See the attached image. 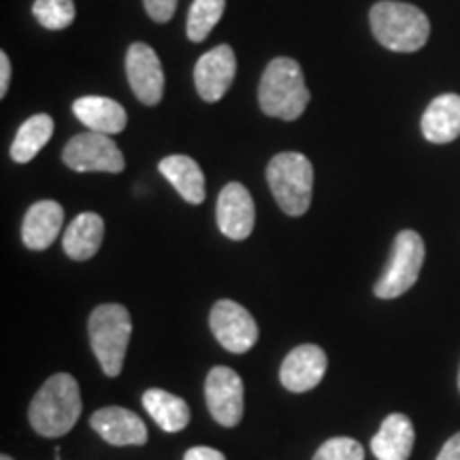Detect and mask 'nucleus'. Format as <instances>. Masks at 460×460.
Instances as JSON below:
<instances>
[{"instance_id": "nucleus-1", "label": "nucleus", "mask_w": 460, "mask_h": 460, "mask_svg": "<svg viewBox=\"0 0 460 460\" xmlns=\"http://www.w3.org/2000/svg\"><path fill=\"white\" fill-rule=\"evenodd\" d=\"M82 416V393L77 379L68 373H56L34 394L28 410L32 429L43 437H62Z\"/></svg>"}, {"instance_id": "nucleus-23", "label": "nucleus", "mask_w": 460, "mask_h": 460, "mask_svg": "<svg viewBox=\"0 0 460 460\" xmlns=\"http://www.w3.org/2000/svg\"><path fill=\"white\" fill-rule=\"evenodd\" d=\"M226 0H194L188 13V39L194 43L205 41L220 22Z\"/></svg>"}, {"instance_id": "nucleus-16", "label": "nucleus", "mask_w": 460, "mask_h": 460, "mask_svg": "<svg viewBox=\"0 0 460 460\" xmlns=\"http://www.w3.org/2000/svg\"><path fill=\"white\" fill-rule=\"evenodd\" d=\"M416 430L405 413H390L371 439V452L377 460H410Z\"/></svg>"}, {"instance_id": "nucleus-25", "label": "nucleus", "mask_w": 460, "mask_h": 460, "mask_svg": "<svg viewBox=\"0 0 460 460\" xmlns=\"http://www.w3.org/2000/svg\"><path fill=\"white\" fill-rule=\"evenodd\" d=\"M314 460H365V450L349 437H332L320 446Z\"/></svg>"}, {"instance_id": "nucleus-3", "label": "nucleus", "mask_w": 460, "mask_h": 460, "mask_svg": "<svg viewBox=\"0 0 460 460\" xmlns=\"http://www.w3.org/2000/svg\"><path fill=\"white\" fill-rule=\"evenodd\" d=\"M369 20L379 45L390 51L411 54V51L422 49L429 41V17L413 4L382 0V3L373 4Z\"/></svg>"}, {"instance_id": "nucleus-27", "label": "nucleus", "mask_w": 460, "mask_h": 460, "mask_svg": "<svg viewBox=\"0 0 460 460\" xmlns=\"http://www.w3.org/2000/svg\"><path fill=\"white\" fill-rule=\"evenodd\" d=\"M183 460H226V458H224V454L220 450H214V447L197 446V447H190Z\"/></svg>"}, {"instance_id": "nucleus-11", "label": "nucleus", "mask_w": 460, "mask_h": 460, "mask_svg": "<svg viewBox=\"0 0 460 460\" xmlns=\"http://www.w3.org/2000/svg\"><path fill=\"white\" fill-rule=\"evenodd\" d=\"M237 73V58L230 45H217L199 58L194 66V84L200 99L217 102L226 94Z\"/></svg>"}, {"instance_id": "nucleus-26", "label": "nucleus", "mask_w": 460, "mask_h": 460, "mask_svg": "<svg viewBox=\"0 0 460 460\" xmlns=\"http://www.w3.org/2000/svg\"><path fill=\"white\" fill-rule=\"evenodd\" d=\"M143 4H146L147 15L158 24H166L177 9V0H143Z\"/></svg>"}, {"instance_id": "nucleus-7", "label": "nucleus", "mask_w": 460, "mask_h": 460, "mask_svg": "<svg viewBox=\"0 0 460 460\" xmlns=\"http://www.w3.org/2000/svg\"><path fill=\"white\" fill-rule=\"evenodd\" d=\"M62 160L77 172H122L126 166L124 154L111 137L94 130L75 135L65 146Z\"/></svg>"}, {"instance_id": "nucleus-29", "label": "nucleus", "mask_w": 460, "mask_h": 460, "mask_svg": "<svg viewBox=\"0 0 460 460\" xmlns=\"http://www.w3.org/2000/svg\"><path fill=\"white\" fill-rule=\"evenodd\" d=\"M9 82H11V62H9V56L3 51V54H0V99L7 96Z\"/></svg>"}, {"instance_id": "nucleus-17", "label": "nucleus", "mask_w": 460, "mask_h": 460, "mask_svg": "<svg viewBox=\"0 0 460 460\" xmlns=\"http://www.w3.org/2000/svg\"><path fill=\"white\" fill-rule=\"evenodd\" d=\"M73 113L85 128L101 132V135H118L128 122L126 109L118 101L105 99V96H82L73 102Z\"/></svg>"}, {"instance_id": "nucleus-9", "label": "nucleus", "mask_w": 460, "mask_h": 460, "mask_svg": "<svg viewBox=\"0 0 460 460\" xmlns=\"http://www.w3.org/2000/svg\"><path fill=\"white\" fill-rule=\"evenodd\" d=\"M207 410L222 427H237L243 418V382L237 371L214 367L205 382Z\"/></svg>"}, {"instance_id": "nucleus-4", "label": "nucleus", "mask_w": 460, "mask_h": 460, "mask_svg": "<svg viewBox=\"0 0 460 460\" xmlns=\"http://www.w3.org/2000/svg\"><path fill=\"white\" fill-rule=\"evenodd\" d=\"M92 352L101 362L107 377H118L122 373L126 349H128L132 320L128 309L118 303L99 305L88 320Z\"/></svg>"}, {"instance_id": "nucleus-19", "label": "nucleus", "mask_w": 460, "mask_h": 460, "mask_svg": "<svg viewBox=\"0 0 460 460\" xmlns=\"http://www.w3.org/2000/svg\"><path fill=\"white\" fill-rule=\"evenodd\" d=\"M158 169L166 181L180 192V197L190 205H200L205 200V175L194 158L175 154L160 160Z\"/></svg>"}, {"instance_id": "nucleus-2", "label": "nucleus", "mask_w": 460, "mask_h": 460, "mask_svg": "<svg viewBox=\"0 0 460 460\" xmlns=\"http://www.w3.org/2000/svg\"><path fill=\"white\" fill-rule=\"evenodd\" d=\"M312 94L305 85L303 68L292 58H275L264 68L261 88H258V102L261 109L271 118L298 119L307 109Z\"/></svg>"}, {"instance_id": "nucleus-30", "label": "nucleus", "mask_w": 460, "mask_h": 460, "mask_svg": "<svg viewBox=\"0 0 460 460\" xmlns=\"http://www.w3.org/2000/svg\"><path fill=\"white\" fill-rule=\"evenodd\" d=\"M0 460H13V458L7 456V454H3V456H0Z\"/></svg>"}, {"instance_id": "nucleus-6", "label": "nucleus", "mask_w": 460, "mask_h": 460, "mask_svg": "<svg viewBox=\"0 0 460 460\" xmlns=\"http://www.w3.org/2000/svg\"><path fill=\"white\" fill-rule=\"evenodd\" d=\"M424 264V241L416 230H401L396 234L393 252L386 271L377 279L376 292L377 298H396L405 295L416 284Z\"/></svg>"}, {"instance_id": "nucleus-15", "label": "nucleus", "mask_w": 460, "mask_h": 460, "mask_svg": "<svg viewBox=\"0 0 460 460\" xmlns=\"http://www.w3.org/2000/svg\"><path fill=\"white\" fill-rule=\"evenodd\" d=\"M65 222V209L56 200H39L26 211L22 224V241L28 250L41 252L54 243Z\"/></svg>"}, {"instance_id": "nucleus-18", "label": "nucleus", "mask_w": 460, "mask_h": 460, "mask_svg": "<svg viewBox=\"0 0 460 460\" xmlns=\"http://www.w3.org/2000/svg\"><path fill=\"white\" fill-rule=\"evenodd\" d=\"M422 135L430 143H450L460 137V96L441 94L422 115Z\"/></svg>"}, {"instance_id": "nucleus-28", "label": "nucleus", "mask_w": 460, "mask_h": 460, "mask_svg": "<svg viewBox=\"0 0 460 460\" xmlns=\"http://www.w3.org/2000/svg\"><path fill=\"white\" fill-rule=\"evenodd\" d=\"M437 460H460V433H456L446 441V446L441 447Z\"/></svg>"}, {"instance_id": "nucleus-31", "label": "nucleus", "mask_w": 460, "mask_h": 460, "mask_svg": "<svg viewBox=\"0 0 460 460\" xmlns=\"http://www.w3.org/2000/svg\"><path fill=\"white\" fill-rule=\"evenodd\" d=\"M458 390H460V371H458Z\"/></svg>"}, {"instance_id": "nucleus-10", "label": "nucleus", "mask_w": 460, "mask_h": 460, "mask_svg": "<svg viewBox=\"0 0 460 460\" xmlns=\"http://www.w3.org/2000/svg\"><path fill=\"white\" fill-rule=\"evenodd\" d=\"M126 75L135 96L143 105L154 107L163 101L164 94V71L160 65V58L156 56L149 45L132 43L126 54Z\"/></svg>"}, {"instance_id": "nucleus-20", "label": "nucleus", "mask_w": 460, "mask_h": 460, "mask_svg": "<svg viewBox=\"0 0 460 460\" xmlns=\"http://www.w3.org/2000/svg\"><path fill=\"white\" fill-rule=\"evenodd\" d=\"M102 237H105L102 217L99 214H92V211H85V214H79L68 224L62 245H65V252L73 261H88L101 250Z\"/></svg>"}, {"instance_id": "nucleus-12", "label": "nucleus", "mask_w": 460, "mask_h": 460, "mask_svg": "<svg viewBox=\"0 0 460 460\" xmlns=\"http://www.w3.org/2000/svg\"><path fill=\"white\" fill-rule=\"evenodd\" d=\"M217 226L224 237L243 241L252 234L256 222V207L252 194L239 181H230L217 197Z\"/></svg>"}, {"instance_id": "nucleus-5", "label": "nucleus", "mask_w": 460, "mask_h": 460, "mask_svg": "<svg viewBox=\"0 0 460 460\" xmlns=\"http://www.w3.org/2000/svg\"><path fill=\"white\" fill-rule=\"evenodd\" d=\"M267 180L284 214L292 217L307 214L314 194L312 160L298 152H281L269 163Z\"/></svg>"}, {"instance_id": "nucleus-13", "label": "nucleus", "mask_w": 460, "mask_h": 460, "mask_svg": "<svg viewBox=\"0 0 460 460\" xmlns=\"http://www.w3.org/2000/svg\"><path fill=\"white\" fill-rule=\"evenodd\" d=\"M326 367H329V358H326V352L320 345H298L286 356L284 365H281V386L290 390V393H309L322 382Z\"/></svg>"}, {"instance_id": "nucleus-21", "label": "nucleus", "mask_w": 460, "mask_h": 460, "mask_svg": "<svg viewBox=\"0 0 460 460\" xmlns=\"http://www.w3.org/2000/svg\"><path fill=\"white\" fill-rule=\"evenodd\" d=\"M143 407H146L154 422L166 433H180L190 424V407L181 396H175L166 390L149 388L143 393Z\"/></svg>"}, {"instance_id": "nucleus-24", "label": "nucleus", "mask_w": 460, "mask_h": 460, "mask_svg": "<svg viewBox=\"0 0 460 460\" xmlns=\"http://www.w3.org/2000/svg\"><path fill=\"white\" fill-rule=\"evenodd\" d=\"M32 13L48 31H65L75 20L73 0H34Z\"/></svg>"}, {"instance_id": "nucleus-22", "label": "nucleus", "mask_w": 460, "mask_h": 460, "mask_svg": "<svg viewBox=\"0 0 460 460\" xmlns=\"http://www.w3.org/2000/svg\"><path fill=\"white\" fill-rule=\"evenodd\" d=\"M54 135V119L48 113H39L28 118L17 130L13 143H11V158L15 163L26 164L37 156Z\"/></svg>"}, {"instance_id": "nucleus-8", "label": "nucleus", "mask_w": 460, "mask_h": 460, "mask_svg": "<svg viewBox=\"0 0 460 460\" xmlns=\"http://www.w3.org/2000/svg\"><path fill=\"white\" fill-rule=\"evenodd\" d=\"M209 326L224 349L233 354H245L254 348L258 341V324L254 315L241 307L239 303L217 301L211 307Z\"/></svg>"}, {"instance_id": "nucleus-14", "label": "nucleus", "mask_w": 460, "mask_h": 460, "mask_svg": "<svg viewBox=\"0 0 460 460\" xmlns=\"http://www.w3.org/2000/svg\"><path fill=\"white\" fill-rule=\"evenodd\" d=\"M90 427L111 446H143L147 441L146 422L124 407H102L94 411Z\"/></svg>"}]
</instances>
